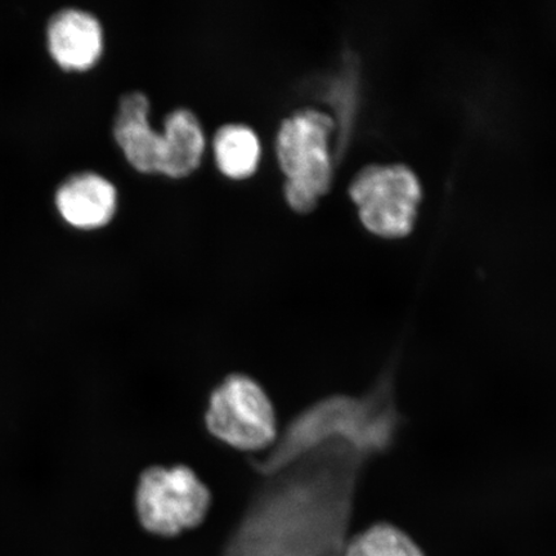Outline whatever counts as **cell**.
I'll list each match as a JSON object with an SVG mask.
<instances>
[{
	"label": "cell",
	"instance_id": "6da1fadb",
	"mask_svg": "<svg viewBox=\"0 0 556 556\" xmlns=\"http://www.w3.org/2000/svg\"><path fill=\"white\" fill-rule=\"evenodd\" d=\"M386 451L377 438L333 434L263 477L226 556H344L361 475Z\"/></svg>",
	"mask_w": 556,
	"mask_h": 556
},
{
	"label": "cell",
	"instance_id": "7a4b0ae2",
	"mask_svg": "<svg viewBox=\"0 0 556 556\" xmlns=\"http://www.w3.org/2000/svg\"><path fill=\"white\" fill-rule=\"evenodd\" d=\"M149 97L139 90L122 97L114 137L134 168L180 179L191 176L203 162L206 138L198 116L177 109L165 117L164 131L152 129Z\"/></svg>",
	"mask_w": 556,
	"mask_h": 556
},
{
	"label": "cell",
	"instance_id": "3957f363",
	"mask_svg": "<svg viewBox=\"0 0 556 556\" xmlns=\"http://www.w3.org/2000/svg\"><path fill=\"white\" fill-rule=\"evenodd\" d=\"M333 128L332 117L315 109L299 110L280 124L276 152L285 176L283 197L296 213L315 211L330 189Z\"/></svg>",
	"mask_w": 556,
	"mask_h": 556
},
{
	"label": "cell",
	"instance_id": "277c9868",
	"mask_svg": "<svg viewBox=\"0 0 556 556\" xmlns=\"http://www.w3.org/2000/svg\"><path fill=\"white\" fill-rule=\"evenodd\" d=\"M205 428L215 441L242 452L273 448L280 438L276 408L258 380L232 372L208 394Z\"/></svg>",
	"mask_w": 556,
	"mask_h": 556
},
{
	"label": "cell",
	"instance_id": "5b68a950",
	"mask_svg": "<svg viewBox=\"0 0 556 556\" xmlns=\"http://www.w3.org/2000/svg\"><path fill=\"white\" fill-rule=\"evenodd\" d=\"M212 492L187 465H152L139 476L135 509L139 525L154 536L176 538L205 520Z\"/></svg>",
	"mask_w": 556,
	"mask_h": 556
},
{
	"label": "cell",
	"instance_id": "8992f818",
	"mask_svg": "<svg viewBox=\"0 0 556 556\" xmlns=\"http://www.w3.org/2000/svg\"><path fill=\"white\" fill-rule=\"evenodd\" d=\"M350 191L368 231L381 238H402L412 232L421 186L407 166H367L353 179Z\"/></svg>",
	"mask_w": 556,
	"mask_h": 556
},
{
	"label": "cell",
	"instance_id": "52a82bcc",
	"mask_svg": "<svg viewBox=\"0 0 556 556\" xmlns=\"http://www.w3.org/2000/svg\"><path fill=\"white\" fill-rule=\"evenodd\" d=\"M48 46L58 64L67 70H87L103 52V30L92 13L65 10L48 26Z\"/></svg>",
	"mask_w": 556,
	"mask_h": 556
},
{
	"label": "cell",
	"instance_id": "ba28073f",
	"mask_svg": "<svg viewBox=\"0 0 556 556\" xmlns=\"http://www.w3.org/2000/svg\"><path fill=\"white\" fill-rule=\"evenodd\" d=\"M55 205L67 224L83 229L99 228L114 218L117 191L100 174H75L55 193Z\"/></svg>",
	"mask_w": 556,
	"mask_h": 556
},
{
	"label": "cell",
	"instance_id": "9c48e42d",
	"mask_svg": "<svg viewBox=\"0 0 556 556\" xmlns=\"http://www.w3.org/2000/svg\"><path fill=\"white\" fill-rule=\"evenodd\" d=\"M215 164L224 176L241 180L252 177L262 157L258 135L245 124H226L213 138Z\"/></svg>",
	"mask_w": 556,
	"mask_h": 556
},
{
	"label": "cell",
	"instance_id": "30bf717a",
	"mask_svg": "<svg viewBox=\"0 0 556 556\" xmlns=\"http://www.w3.org/2000/svg\"><path fill=\"white\" fill-rule=\"evenodd\" d=\"M344 556H426V554L401 528L381 521L350 539Z\"/></svg>",
	"mask_w": 556,
	"mask_h": 556
}]
</instances>
